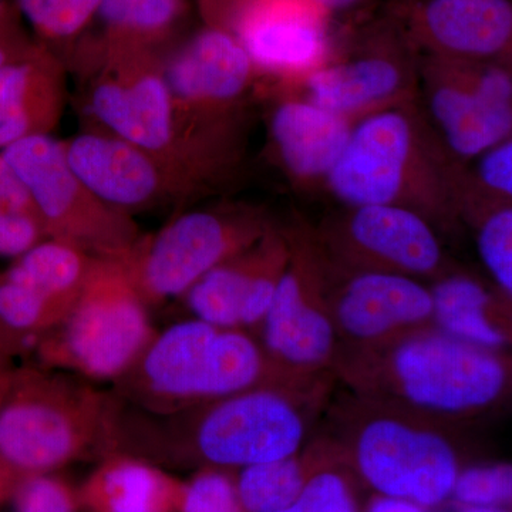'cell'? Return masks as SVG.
<instances>
[{
    "mask_svg": "<svg viewBox=\"0 0 512 512\" xmlns=\"http://www.w3.org/2000/svg\"><path fill=\"white\" fill-rule=\"evenodd\" d=\"M113 386L130 406L173 413L255 387L286 384L254 333L190 318L157 332L133 369Z\"/></svg>",
    "mask_w": 512,
    "mask_h": 512,
    "instance_id": "obj_5",
    "label": "cell"
},
{
    "mask_svg": "<svg viewBox=\"0 0 512 512\" xmlns=\"http://www.w3.org/2000/svg\"><path fill=\"white\" fill-rule=\"evenodd\" d=\"M491 282L512 299V205H494L467 218Z\"/></svg>",
    "mask_w": 512,
    "mask_h": 512,
    "instance_id": "obj_28",
    "label": "cell"
},
{
    "mask_svg": "<svg viewBox=\"0 0 512 512\" xmlns=\"http://www.w3.org/2000/svg\"><path fill=\"white\" fill-rule=\"evenodd\" d=\"M175 109L198 133H244V101L256 79L254 63L229 30H202L164 62Z\"/></svg>",
    "mask_w": 512,
    "mask_h": 512,
    "instance_id": "obj_15",
    "label": "cell"
},
{
    "mask_svg": "<svg viewBox=\"0 0 512 512\" xmlns=\"http://www.w3.org/2000/svg\"><path fill=\"white\" fill-rule=\"evenodd\" d=\"M335 376L355 396L447 427L512 409V353L480 348L436 326L340 353Z\"/></svg>",
    "mask_w": 512,
    "mask_h": 512,
    "instance_id": "obj_2",
    "label": "cell"
},
{
    "mask_svg": "<svg viewBox=\"0 0 512 512\" xmlns=\"http://www.w3.org/2000/svg\"><path fill=\"white\" fill-rule=\"evenodd\" d=\"M178 512H247L239 500L235 477L222 468H200L183 483Z\"/></svg>",
    "mask_w": 512,
    "mask_h": 512,
    "instance_id": "obj_34",
    "label": "cell"
},
{
    "mask_svg": "<svg viewBox=\"0 0 512 512\" xmlns=\"http://www.w3.org/2000/svg\"><path fill=\"white\" fill-rule=\"evenodd\" d=\"M47 237L39 218L0 210V256L19 258Z\"/></svg>",
    "mask_w": 512,
    "mask_h": 512,
    "instance_id": "obj_36",
    "label": "cell"
},
{
    "mask_svg": "<svg viewBox=\"0 0 512 512\" xmlns=\"http://www.w3.org/2000/svg\"><path fill=\"white\" fill-rule=\"evenodd\" d=\"M181 490L183 483L157 464L114 453L101 460L77 495L87 512H178Z\"/></svg>",
    "mask_w": 512,
    "mask_h": 512,
    "instance_id": "obj_24",
    "label": "cell"
},
{
    "mask_svg": "<svg viewBox=\"0 0 512 512\" xmlns=\"http://www.w3.org/2000/svg\"><path fill=\"white\" fill-rule=\"evenodd\" d=\"M336 444L377 495L437 507L453 498L461 464L448 427L352 394Z\"/></svg>",
    "mask_w": 512,
    "mask_h": 512,
    "instance_id": "obj_6",
    "label": "cell"
},
{
    "mask_svg": "<svg viewBox=\"0 0 512 512\" xmlns=\"http://www.w3.org/2000/svg\"><path fill=\"white\" fill-rule=\"evenodd\" d=\"M121 400L72 375L29 386L0 407V461L19 477L116 451Z\"/></svg>",
    "mask_w": 512,
    "mask_h": 512,
    "instance_id": "obj_7",
    "label": "cell"
},
{
    "mask_svg": "<svg viewBox=\"0 0 512 512\" xmlns=\"http://www.w3.org/2000/svg\"><path fill=\"white\" fill-rule=\"evenodd\" d=\"M84 109L107 131L150 154L183 192L185 204L220 190L244 151L195 133L175 109L164 62L151 50L106 43L83 63Z\"/></svg>",
    "mask_w": 512,
    "mask_h": 512,
    "instance_id": "obj_3",
    "label": "cell"
},
{
    "mask_svg": "<svg viewBox=\"0 0 512 512\" xmlns=\"http://www.w3.org/2000/svg\"><path fill=\"white\" fill-rule=\"evenodd\" d=\"M0 210L39 218L32 195L12 164L0 151ZM42 221V220H40Z\"/></svg>",
    "mask_w": 512,
    "mask_h": 512,
    "instance_id": "obj_37",
    "label": "cell"
},
{
    "mask_svg": "<svg viewBox=\"0 0 512 512\" xmlns=\"http://www.w3.org/2000/svg\"><path fill=\"white\" fill-rule=\"evenodd\" d=\"M29 47L20 46L9 33L0 28V69L13 59L23 55Z\"/></svg>",
    "mask_w": 512,
    "mask_h": 512,
    "instance_id": "obj_40",
    "label": "cell"
},
{
    "mask_svg": "<svg viewBox=\"0 0 512 512\" xmlns=\"http://www.w3.org/2000/svg\"><path fill=\"white\" fill-rule=\"evenodd\" d=\"M386 20L419 57L512 66V0H396Z\"/></svg>",
    "mask_w": 512,
    "mask_h": 512,
    "instance_id": "obj_17",
    "label": "cell"
},
{
    "mask_svg": "<svg viewBox=\"0 0 512 512\" xmlns=\"http://www.w3.org/2000/svg\"><path fill=\"white\" fill-rule=\"evenodd\" d=\"M355 123L292 94H278L269 114V147L296 187H325Z\"/></svg>",
    "mask_w": 512,
    "mask_h": 512,
    "instance_id": "obj_21",
    "label": "cell"
},
{
    "mask_svg": "<svg viewBox=\"0 0 512 512\" xmlns=\"http://www.w3.org/2000/svg\"><path fill=\"white\" fill-rule=\"evenodd\" d=\"M288 258L285 225L275 221L251 247L202 276L181 301L191 318L256 335L274 301Z\"/></svg>",
    "mask_w": 512,
    "mask_h": 512,
    "instance_id": "obj_19",
    "label": "cell"
},
{
    "mask_svg": "<svg viewBox=\"0 0 512 512\" xmlns=\"http://www.w3.org/2000/svg\"><path fill=\"white\" fill-rule=\"evenodd\" d=\"M315 2L328 13L330 19H333L335 16L345 15V13L363 8L372 0H315Z\"/></svg>",
    "mask_w": 512,
    "mask_h": 512,
    "instance_id": "obj_39",
    "label": "cell"
},
{
    "mask_svg": "<svg viewBox=\"0 0 512 512\" xmlns=\"http://www.w3.org/2000/svg\"><path fill=\"white\" fill-rule=\"evenodd\" d=\"M367 512H427L426 508L412 501L402 500V498L386 497V495H376L370 503Z\"/></svg>",
    "mask_w": 512,
    "mask_h": 512,
    "instance_id": "obj_38",
    "label": "cell"
},
{
    "mask_svg": "<svg viewBox=\"0 0 512 512\" xmlns=\"http://www.w3.org/2000/svg\"><path fill=\"white\" fill-rule=\"evenodd\" d=\"M18 474L13 473L6 464L0 461V498L3 497L8 491L15 490L16 484L19 480H15Z\"/></svg>",
    "mask_w": 512,
    "mask_h": 512,
    "instance_id": "obj_41",
    "label": "cell"
},
{
    "mask_svg": "<svg viewBox=\"0 0 512 512\" xmlns=\"http://www.w3.org/2000/svg\"><path fill=\"white\" fill-rule=\"evenodd\" d=\"M430 288L433 326L480 348L512 353V299L493 282L453 266Z\"/></svg>",
    "mask_w": 512,
    "mask_h": 512,
    "instance_id": "obj_23",
    "label": "cell"
},
{
    "mask_svg": "<svg viewBox=\"0 0 512 512\" xmlns=\"http://www.w3.org/2000/svg\"><path fill=\"white\" fill-rule=\"evenodd\" d=\"M328 264L329 308L340 353L379 348L433 326L429 282L393 272L338 268L329 259Z\"/></svg>",
    "mask_w": 512,
    "mask_h": 512,
    "instance_id": "obj_16",
    "label": "cell"
},
{
    "mask_svg": "<svg viewBox=\"0 0 512 512\" xmlns=\"http://www.w3.org/2000/svg\"><path fill=\"white\" fill-rule=\"evenodd\" d=\"M315 232L326 258L338 268L393 272L429 284L453 268L439 229L409 208L342 207Z\"/></svg>",
    "mask_w": 512,
    "mask_h": 512,
    "instance_id": "obj_13",
    "label": "cell"
},
{
    "mask_svg": "<svg viewBox=\"0 0 512 512\" xmlns=\"http://www.w3.org/2000/svg\"><path fill=\"white\" fill-rule=\"evenodd\" d=\"M461 507H512V464L490 463L466 467L453 493Z\"/></svg>",
    "mask_w": 512,
    "mask_h": 512,
    "instance_id": "obj_33",
    "label": "cell"
},
{
    "mask_svg": "<svg viewBox=\"0 0 512 512\" xmlns=\"http://www.w3.org/2000/svg\"><path fill=\"white\" fill-rule=\"evenodd\" d=\"M26 184L47 237L93 258H126L143 238L133 215L110 207L74 174L63 141L37 136L2 151Z\"/></svg>",
    "mask_w": 512,
    "mask_h": 512,
    "instance_id": "obj_11",
    "label": "cell"
},
{
    "mask_svg": "<svg viewBox=\"0 0 512 512\" xmlns=\"http://www.w3.org/2000/svg\"><path fill=\"white\" fill-rule=\"evenodd\" d=\"M94 258L74 245L45 239L6 272L5 278L32 286L47 298L72 309L92 269Z\"/></svg>",
    "mask_w": 512,
    "mask_h": 512,
    "instance_id": "obj_25",
    "label": "cell"
},
{
    "mask_svg": "<svg viewBox=\"0 0 512 512\" xmlns=\"http://www.w3.org/2000/svg\"><path fill=\"white\" fill-rule=\"evenodd\" d=\"M420 59L384 20L349 56L330 60L299 82L276 86L352 123L377 111L417 101Z\"/></svg>",
    "mask_w": 512,
    "mask_h": 512,
    "instance_id": "obj_14",
    "label": "cell"
},
{
    "mask_svg": "<svg viewBox=\"0 0 512 512\" xmlns=\"http://www.w3.org/2000/svg\"><path fill=\"white\" fill-rule=\"evenodd\" d=\"M322 399L325 387L259 386L173 413L123 402L117 453L228 471L281 460L301 453Z\"/></svg>",
    "mask_w": 512,
    "mask_h": 512,
    "instance_id": "obj_1",
    "label": "cell"
},
{
    "mask_svg": "<svg viewBox=\"0 0 512 512\" xmlns=\"http://www.w3.org/2000/svg\"><path fill=\"white\" fill-rule=\"evenodd\" d=\"M101 0H18L32 28L49 40H66L86 28Z\"/></svg>",
    "mask_w": 512,
    "mask_h": 512,
    "instance_id": "obj_31",
    "label": "cell"
},
{
    "mask_svg": "<svg viewBox=\"0 0 512 512\" xmlns=\"http://www.w3.org/2000/svg\"><path fill=\"white\" fill-rule=\"evenodd\" d=\"M320 460L322 453H316L301 494L281 512H359L355 491L345 471Z\"/></svg>",
    "mask_w": 512,
    "mask_h": 512,
    "instance_id": "obj_32",
    "label": "cell"
},
{
    "mask_svg": "<svg viewBox=\"0 0 512 512\" xmlns=\"http://www.w3.org/2000/svg\"><path fill=\"white\" fill-rule=\"evenodd\" d=\"M328 13L315 0H248L232 20L259 79L299 82L330 60L336 47Z\"/></svg>",
    "mask_w": 512,
    "mask_h": 512,
    "instance_id": "obj_18",
    "label": "cell"
},
{
    "mask_svg": "<svg viewBox=\"0 0 512 512\" xmlns=\"http://www.w3.org/2000/svg\"><path fill=\"white\" fill-rule=\"evenodd\" d=\"M74 174L117 210H154L185 204L183 192L163 165L123 138L103 130H89L63 141Z\"/></svg>",
    "mask_w": 512,
    "mask_h": 512,
    "instance_id": "obj_20",
    "label": "cell"
},
{
    "mask_svg": "<svg viewBox=\"0 0 512 512\" xmlns=\"http://www.w3.org/2000/svg\"><path fill=\"white\" fill-rule=\"evenodd\" d=\"M274 222L264 208L239 202L194 208L143 235L121 262L153 308L183 298L202 276L251 247Z\"/></svg>",
    "mask_w": 512,
    "mask_h": 512,
    "instance_id": "obj_10",
    "label": "cell"
},
{
    "mask_svg": "<svg viewBox=\"0 0 512 512\" xmlns=\"http://www.w3.org/2000/svg\"><path fill=\"white\" fill-rule=\"evenodd\" d=\"M183 12V0H101L99 15L110 30L109 43L150 50Z\"/></svg>",
    "mask_w": 512,
    "mask_h": 512,
    "instance_id": "obj_27",
    "label": "cell"
},
{
    "mask_svg": "<svg viewBox=\"0 0 512 512\" xmlns=\"http://www.w3.org/2000/svg\"><path fill=\"white\" fill-rule=\"evenodd\" d=\"M466 180V168L412 101L356 121L325 188L342 207L397 205L443 232L463 221Z\"/></svg>",
    "mask_w": 512,
    "mask_h": 512,
    "instance_id": "obj_4",
    "label": "cell"
},
{
    "mask_svg": "<svg viewBox=\"0 0 512 512\" xmlns=\"http://www.w3.org/2000/svg\"><path fill=\"white\" fill-rule=\"evenodd\" d=\"M424 113L458 163L512 136V66L419 57Z\"/></svg>",
    "mask_w": 512,
    "mask_h": 512,
    "instance_id": "obj_12",
    "label": "cell"
},
{
    "mask_svg": "<svg viewBox=\"0 0 512 512\" xmlns=\"http://www.w3.org/2000/svg\"><path fill=\"white\" fill-rule=\"evenodd\" d=\"M67 70L46 49L29 47L0 69V151L52 136L67 106Z\"/></svg>",
    "mask_w": 512,
    "mask_h": 512,
    "instance_id": "obj_22",
    "label": "cell"
},
{
    "mask_svg": "<svg viewBox=\"0 0 512 512\" xmlns=\"http://www.w3.org/2000/svg\"><path fill=\"white\" fill-rule=\"evenodd\" d=\"M476 161V170L467 171L463 221L484 208L512 205V136Z\"/></svg>",
    "mask_w": 512,
    "mask_h": 512,
    "instance_id": "obj_29",
    "label": "cell"
},
{
    "mask_svg": "<svg viewBox=\"0 0 512 512\" xmlns=\"http://www.w3.org/2000/svg\"><path fill=\"white\" fill-rule=\"evenodd\" d=\"M284 225L288 264L256 336L286 386L315 389L335 376L340 353L329 308V264L315 227L296 218Z\"/></svg>",
    "mask_w": 512,
    "mask_h": 512,
    "instance_id": "obj_8",
    "label": "cell"
},
{
    "mask_svg": "<svg viewBox=\"0 0 512 512\" xmlns=\"http://www.w3.org/2000/svg\"><path fill=\"white\" fill-rule=\"evenodd\" d=\"M77 491L49 474L22 477L13 490V512H79Z\"/></svg>",
    "mask_w": 512,
    "mask_h": 512,
    "instance_id": "obj_35",
    "label": "cell"
},
{
    "mask_svg": "<svg viewBox=\"0 0 512 512\" xmlns=\"http://www.w3.org/2000/svg\"><path fill=\"white\" fill-rule=\"evenodd\" d=\"M70 309L52 301L32 286L0 281V322L13 330H36L59 326Z\"/></svg>",
    "mask_w": 512,
    "mask_h": 512,
    "instance_id": "obj_30",
    "label": "cell"
},
{
    "mask_svg": "<svg viewBox=\"0 0 512 512\" xmlns=\"http://www.w3.org/2000/svg\"><path fill=\"white\" fill-rule=\"evenodd\" d=\"M316 454L295 456L241 468L235 476L239 500L247 512H281L301 494Z\"/></svg>",
    "mask_w": 512,
    "mask_h": 512,
    "instance_id": "obj_26",
    "label": "cell"
},
{
    "mask_svg": "<svg viewBox=\"0 0 512 512\" xmlns=\"http://www.w3.org/2000/svg\"><path fill=\"white\" fill-rule=\"evenodd\" d=\"M458 512H510L505 508H491V507H461Z\"/></svg>",
    "mask_w": 512,
    "mask_h": 512,
    "instance_id": "obj_42",
    "label": "cell"
},
{
    "mask_svg": "<svg viewBox=\"0 0 512 512\" xmlns=\"http://www.w3.org/2000/svg\"><path fill=\"white\" fill-rule=\"evenodd\" d=\"M158 330L121 259L94 258L79 298L50 340L56 366L93 383H117Z\"/></svg>",
    "mask_w": 512,
    "mask_h": 512,
    "instance_id": "obj_9",
    "label": "cell"
}]
</instances>
